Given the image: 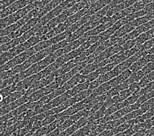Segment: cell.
Returning <instances> with one entry per match:
<instances>
[{
	"mask_svg": "<svg viewBox=\"0 0 154 136\" xmlns=\"http://www.w3.org/2000/svg\"><path fill=\"white\" fill-rule=\"evenodd\" d=\"M117 134L115 128L112 130H105L104 131L101 132L100 134H99L97 136H113Z\"/></svg>",
	"mask_w": 154,
	"mask_h": 136,
	"instance_id": "ac0fdd59",
	"label": "cell"
},
{
	"mask_svg": "<svg viewBox=\"0 0 154 136\" xmlns=\"http://www.w3.org/2000/svg\"><path fill=\"white\" fill-rule=\"evenodd\" d=\"M153 2H154V1H153Z\"/></svg>",
	"mask_w": 154,
	"mask_h": 136,
	"instance_id": "4316f807",
	"label": "cell"
},
{
	"mask_svg": "<svg viewBox=\"0 0 154 136\" xmlns=\"http://www.w3.org/2000/svg\"><path fill=\"white\" fill-rule=\"evenodd\" d=\"M34 3H32V4H29L26 7H24V8L17 11V12L10 14V15L7 16L5 18H2L1 28L4 29L10 25L16 23L17 21H19L22 18H23L24 16L26 15L29 12L31 11L32 9H34Z\"/></svg>",
	"mask_w": 154,
	"mask_h": 136,
	"instance_id": "6da1fadb",
	"label": "cell"
},
{
	"mask_svg": "<svg viewBox=\"0 0 154 136\" xmlns=\"http://www.w3.org/2000/svg\"><path fill=\"white\" fill-rule=\"evenodd\" d=\"M144 9L146 11V12L148 13L152 12L153 11H154V2H151L148 3L147 5H146V6L144 7Z\"/></svg>",
	"mask_w": 154,
	"mask_h": 136,
	"instance_id": "ffe728a7",
	"label": "cell"
},
{
	"mask_svg": "<svg viewBox=\"0 0 154 136\" xmlns=\"http://www.w3.org/2000/svg\"><path fill=\"white\" fill-rule=\"evenodd\" d=\"M129 89L132 92V93L133 94L140 90L141 89V87L140 86V84H139L138 82H134L130 84L129 86Z\"/></svg>",
	"mask_w": 154,
	"mask_h": 136,
	"instance_id": "e0dca14e",
	"label": "cell"
},
{
	"mask_svg": "<svg viewBox=\"0 0 154 136\" xmlns=\"http://www.w3.org/2000/svg\"><path fill=\"white\" fill-rule=\"evenodd\" d=\"M12 59H13V57L11 56V55L9 51L2 53L1 54V64H2V65L6 64L7 62H8L9 61H10Z\"/></svg>",
	"mask_w": 154,
	"mask_h": 136,
	"instance_id": "4fadbf2b",
	"label": "cell"
},
{
	"mask_svg": "<svg viewBox=\"0 0 154 136\" xmlns=\"http://www.w3.org/2000/svg\"><path fill=\"white\" fill-rule=\"evenodd\" d=\"M113 24H113L112 23H111V22H109V23H106V24H100L98 25L97 26L93 28L92 30L88 31L85 34V35H88L89 37L94 36V35H100L101 33L106 31L109 28L112 26Z\"/></svg>",
	"mask_w": 154,
	"mask_h": 136,
	"instance_id": "5b68a950",
	"label": "cell"
},
{
	"mask_svg": "<svg viewBox=\"0 0 154 136\" xmlns=\"http://www.w3.org/2000/svg\"><path fill=\"white\" fill-rule=\"evenodd\" d=\"M100 76V73L98 72L97 70L94 71L92 73H89V75H87V81L89 82V83L92 82V81H93V80L97 79Z\"/></svg>",
	"mask_w": 154,
	"mask_h": 136,
	"instance_id": "9a60e30c",
	"label": "cell"
},
{
	"mask_svg": "<svg viewBox=\"0 0 154 136\" xmlns=\"http://www.w3.org/2000/svg\"><path fill=\"white\" fill-rule=\"evenodd\" d=\"M147 131L148 130H141V131H139L137 133L134 134V135H133L132 136H145L146 133H147Z\"/></svg>",
	"mask_w": 154,
	"mask_h": 136,
	"instance_id": "603a6c76",
	"label": "cell"
},
{
	"mask_svg": "<svg viewBox=\"0 0 154 136\" xmlns=\"http://www.w3.org/2000/svg\"><path fill=\"white\" fill-rule=\"evenodd\" d=\"M1 1H2V0H1Z\"/></svg>",
	"mask_w": 154,
	"mask_h": 136,
	"instance_id": "484cf974",
	"label": "cell"
},
{
	"mask_svg": "<svg viewBox=\"0 0 154 136\" xmlns=\"http://www.w3.org/2000/svg\"><path fill=\"white\" fill-rule=\"evenodd\" d=\"M145 75L146 74L144 73V71L142 70V69L140 71L133 72L131 77L126 80V82L130 85V84L133 83L139 82Z\"/></svg>",
	"mask_w": 154,
	"mask_h": 136,
	"instance_id": "52a82bcc",
	"label": "cell"
},
{
	"mask_svg": "<svg viewBox=\"0 0 154 136\" xmlns=\"http://www.w3.org/2000/svg\"><path fill=\"white\" fill-rule=\"evenodd\" d=\"M85 82H87V75H83L82 73H78L62 86H63L66 91H67L68 90L72 89V88H74L76 85H78V84L83 83Z\"/></svg>",
	"mask_w": 154,
	"mask_h": 136,
	"instance_id": "3957f363",
	"label": "cell"
},
{
	"mask_svg": "<svg viewBox=\"0 0 154 136\" xmlns=\"http://www.w3.org/2000/svg\"><path fill=\"white\" fill-rule=\"evenodd\" d=\"M146 77H147V79L149 80L150 82L152 81V80H154V70L152 72H150L148 74L146 75Z\"/></svg>",
	"mask_w": 154,
	"mask_h": 136,
	"instance_id": "7402d4cb",
	"label": "cell"
},
{
	"mask_svg": "<svg viewBox=\"0 0 154 136\" xmlns=\"http://www.w3.org/2000/svg\"><path fill=\"white\" fill-rule=\"evenodd\" d=\"M116 64L115 63H109L107 65H106L104 67H102L98 68L97 70L98 71V72L100 73V75H104L105 73H107L108 72H109L110 71H112V69L114 68L116 66Z\"/></svg>",
	"mask_w": 154,
	"mask_h": 136,
	"instance_id": "7c38bea8",
	"label": "cell"
},
{
	"mask_svg": "<svg viewBox=\"0 0 154 136\" xmlns=\"http://www.w3.org/2000/svg\"><path fill=\"white\" fill-rule=\"evenodd\" d=\"M17 91V84H13L5 88H3L1 90V101L3 100L5 97L14 92Z\"/></svg>",
	"mask_w": 154,
	"mask_h": 136,
	"instance_id": "9c48e42d",
	"label": "cell"
},
{
	"mask_svg": "<svg viewBox=\"0 0 154 136\" xmlns=\"http://www.w3.org/2000/svg\"><path fill=\"white\" fill-rule=\"evenodd\" d=\"M51 45H53L52 43H51V42L50 41V40L48 39V40H46V41H43L38 43L37 45L33 47H34L35 53H38L42 50L47 49V48L51 47Z\"/></svg>",
	"mask_w": 154,
	"mask_h": 136,
	"instance_id": "8fae6325",
	"label": "cell"
},
{
	"mask_svg": "<svg viewBox=\"0 0 154 136\" xmlns=\"http://www.w3.org/2000/svg\"><path fill=\"white\" fill-rule=\"evenodd\" d=\"M101 85L100 83L99 82V80L97 79L93 80V81L91 82L89 84V89H90L91 90H94V89H97L98 87H99Z\"/></svg>",
	"mask_w": 154,
	"mask_h": 136,
	"instance_id": "d6986e66",
	"label": "cell"
},
{
	"mask_svg": "<svg viewBox=\"0 0 154 136\" xmlns=\"http://www.w3.org/2000/svg\"><path fill=\"white\" fill-rule=\"evenodd\" d=\"M98 68H99L98 63L94 62H93V63L87 64L79 73H82V74H83V75H89V73L96 71L97 69H98Z\"/></svg>",
	"mask_w": 154,
	"mask_h": 136,
	"instance_id": "ba28073f",
	"label": "cell"
},
{
	"mask_svg": "<svg viewBox=\"0 0 154 136\" xmlns=\"http://www.w3.org/2000/svg\"><path fill=\"white\" fill-rule=\"evenodd\" d=\"M70 136H75V135H74V134H72V135H70Z\"/></svg>",
	"mask_w": 154,
	"mask_h": 136,
	"instance_id": "d4e9b609",
	"label": "cell"
},
{
	"mask_svg": "<svg viewBox=\"0 0 154 136\" xmlns=\"http://www.w3.org/2000/svg\"><path fill=\"white\" fill-rule=\"evenodd\" d=\"M49 31H50V29L49 28V27L47 26V25H44V26H43L40 28L37 32H36L35 35L42 36V35L47 34Z\"/></svg>",
	"mask_w": 154,
	"mask_h": 136,
	"instance_id": "2e32d148",
	"label": "cell"
},
{
	"mask_svg": "<svg viewBox=\"0 0 154 136\" xmlns=\"http://www.w3.org/2000/svg\"><path fill=\"white\" fill-rule=\"evenodd\" d=\"M26 94V91H15L14 92L11 93L9 94V95H7V97H5L2 101H1V104L2 107L4 105H7L11 104V102H13L14 101H16L18 99H19L22 96H23L24 95Z\"/></svg>",
	"mask_w": 154,
	"mask_h": 136,
	"instance_id": "8992f818",
	"label": "cell"
},
{
	"mask_svg": "<svg viewBox=\"0 0 154 136\" xmlns=\"http://www.w3.org/2000/svg\"><path fill=\"white\" fill-rule=\"evenodd\" d=\"M92 131L93 130L92 128H91V126L89 124H87L85 126L79 128V130L75 131V133L74 134L75 136H86L87 135H89Z\"/></svg>",
	"mask_w": 154,
	"mask_h": 136,
	"instance_id": "30bf717a",
	"label": "cell"
},
{
	"mask_svg": "<svg viewBox=\"0 0 154 136\" xmlns=\"http://www.w3.org/2000/svg\"><path fill=\"white\" fill-rule=\"evenodd\" d=\"M137 45V41H136L135 39H131L127 41L125 43H124L122 45L123 47V50H129L132 48H133Z\"/></svg>",
	"mask_w": 154,
	"mask_h": 136,
	"instance_id": "5bb4252c",
	"label": "cell"
},
{
	"mask_svg": "<svg viewBox=\"0 0 154 136\" xmlns=\"http://www.w3.org/2000/svg\"><path fill=\"white\" fill-rule=\"evenodd\" d=\"M32 134H33L32 132H30V133H29V134H26V135H24V136H32Z\"/></svg>",
	"mask_w": 154,
	"mask_h": 136,
	"instance_id": "cb8c5ba5",
	"label": "cell"
},
{
	"mask_svg": "<svg viewBox=\"0 0 154 136\" xmlns=\"http://www.w3.org/2000/svg\"><path fill=\"white\" fill-rule=\"evenodd\" d=\"M78 64H79L78 63V62L75 59L66 62V63H65L64 65H62L60 68L57 69V70L53 73V74L55 76V77L62 76L64 75L65 73L71 71L73 68H74L75 66Z\"/></svg>",
	"mask_w": 154,
	"mask_h": 136,
	"instance_id": "277c9868",
	"label": "cell"
},
{
	"mask_svg": "<svg viewBox=\"0 0 154 136\" xmlns=\"http://www.w3.org/2000/svg\"><path fill=\"white\" fill-rule=\"evenodd\" d=\"M28 5H29L28 0H18L13 4L1 11V18H3L9 16L10 14L17 12V11L26 7Z\"/></svg>",
	"mask_w": 154,
	"mask_h": 136,
	"instance_id": "7a4b0ae2",
	"label": "cell"
},
{
	"mask_svg": "<svg viewBox=\"0 0 154 136\" xmlns=\"http://www.w3.org/2000/svg\"><path fill=\"white\" fill-rule=\"evenodd\" d=\"M11 39L9 38V35H5V36H2L1 37V45H3V44H5L9 42Z\"/></svg>",
	"mask_w": 154,
	"mask_h": 136,
	"instance_id": "44dd1931",
	"label": "cell"
}]
</instances>
